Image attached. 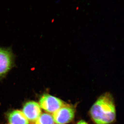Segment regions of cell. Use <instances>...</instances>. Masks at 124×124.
<instances>
[{"mask_svg": "<svg viewBox=\"0 0 124 124\" xmlns=\"http://www.w3.org/2000/svg\"><path fill=\"white\" fill-rule=\"evenodd\" d=\"M15 59L11 47L0 46V78L6 75L15 66Z\"/></svg>", "mask_w": 124, "mask_h": 124, "instance_id": "obj_2", "label": "cell"}, {"mask_svg": "<svg viewBox=\"0 0 124 124\" xmlns=\"http://www.w3.org/2000/svg\"><path fill=\"white\" fill-rule=\"evenodd\" d=\"M77 124H88L84 120L80 121L79 122H78Z\"/></svg>", "mask_w": 124, "mask_h": 124, "instance_id": "obj_8", "label": "cell"}, {"mask_svg": "<svg viewBox=\"0 0 124 124\" xmlns=\"http://www.w3.org/2000/svg\"><path fill=\"white\" fill-rule=\"evenodd\" d=\"M90 114L96 124H112L115 122L116 111L112 94L107 93L100 96L92 106Z\"/></svg>", "mask_w": 124, "mask_h": 124, "instance_id": "obj_1", "label": "cell"}, {"mask_svg": "<svg viewBox=\"0 0 124 124\" xmlns=\"http://www.w3.org/2000/svg\"></svg>", "mask_w": 124, "mask_h": 124, "instance_id": "obj_9", "label": "cell"}, {"mask_svg": "<svg viewBox=\"0 0 124 124\" xmlns=\"http://www.w3.org/2000/svg\"><path fill=\"white\" fill-rule=\"evenodd\" d=\"M53 118L51 114L48 113L41 114L35 121V124H54Z\"/></svg>", "mask_w": 124, "mask_h": 124, "instance_id": "obj_7", "label": "cell"}, {"mask_svg": "<svg viewBox=\"0 0 124 124\" xmlns=\"http://www.w3.org/2000/svg\"><path fill=\"white\" fill-rule=\"evenodd\" d=\"M22 111L27 119L31 122H35L41 113L39 104L34 101L26 103L23 107Z\"/></svg>", "mask_w": 124, "mask_h": 124, "instance_id": "obj_5", "label": "cell"}, {"mask_svg": "<svg viewBox=\"0 0 124 124\" xmlns=\"http://www.w3.org/2000/svg\"><path fill=\"white\" fill-rule=\"evenodd\" d=\"M39 104L41 108L46 112L53 113L65 104L58 98L46 94L40 98Z\"/></svg>", "mask_w": 124, "mask_h": 124, "instance_id": "obj_3", "label": "cell"}, {"mask_svg": "<svg viewBox=\"0 0 124 124\" xmlns=\"http://www.w3.org/2000/svg\"><path fill=\"white\" fill-rule=\"evenodd\" d=\"M8 120L10 124H29V121L22 112L18 110L12 111L9 113Z\"/></svg>", "mask_w": 124, "mask_h": 124, "instance_id": "obj_6", "label": "cell"}, {"mask_svg": "<svg viewBox=\"0 0 124 124\" xmlns=\"http://www.w3.org/2000/svg\"><path fill=\"white\" fill-rule=\"evenodd\" d=\"M75 110L74 108L65 104L53 113L54 122L56 124H66L71 122L74 118Z\"/></svg>", "mask_w": 124, "mask_h": 124, "instance_id": "obj_4", "label": "cell"}]
</instances>
